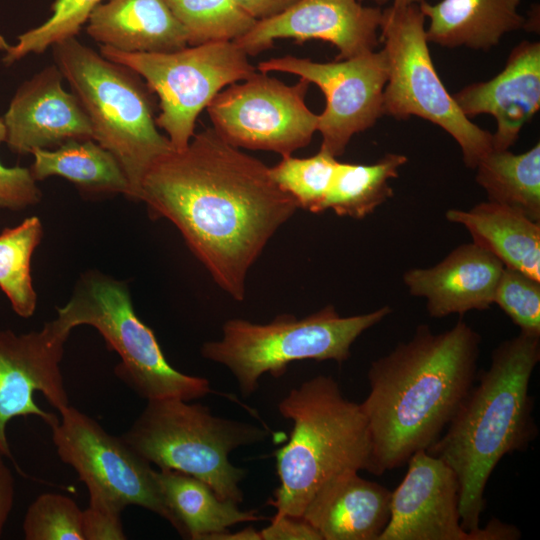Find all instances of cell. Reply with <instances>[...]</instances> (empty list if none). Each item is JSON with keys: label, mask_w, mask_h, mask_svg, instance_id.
Listing matches in <instances>:
<instances>
[{"label": "cell", "mask_w": 540, "mask_h": 540, "mask_svg": "<svg viewBox=\"0 0 540 540\" xmlns=\"http://www.w3.org/2000/svg\"><path fill=\"white\" fill-rule=\"evenodd\" d=\"M139 200L154 218L176 226L216 284L238 301L249 269L298 209L270 167L213 128L159 157L142 179Z\"/></svg>", "instance_id": "cell-1"}, {"label": "cell", "mask_w": 540, "mask_h": 540, "mask_svg": "<svg viewBox=\"0 0 540 540\" xmlns=\"http://www.w3.org/2000/svg\"><path fill=\"white\" fill-rule=\"evenodd\" d=\"M481 335L462 319L412 338L374 360L370 391L360 403L372 445L369 472L382 475L427 450L443 433L477 376Z\"/></svg>", "instance_id": "cell-2"}, {"label": "cell", "mask_w": 540, "mask_h": 540, "mask_svg": "<svg viewBox=\"0 0 540 540\" xmlns=\"http://www.w3.org/2000/svg\"><path fill=\"white\" fill-rule=\"evenodd\" d=\"M540 360V337L522 332L501 342L487 370L476 380L440 437L426 450L441 458L459 484L461 524L479 540H505V523L480 527L489 478L507 454L522 451L537 437L532 373Z\"/></svg>", "instance_id": "cell-3"}, {"label": "cell", "mask_w": 540, "mask_h": 540, "mask_svg": "<svg viewBox=\"0 0 540 540\" xmlns=\"http://www.w3.org/2000/svg\"><path fill=\"white\" fill-rule=\"evenodd\" d=\"M278 411L293 427L288 442L275 452L280 484L268 503L276 514L302 518L328 480L350 470L369 472L370 431L360 404L347 399L327 375L291 389Z\"/></svg>", "instance_id": "cell-4"}, {"label": "cell", "mask_w": 540, "mask_h": 540, "mask_svg": "<svg viewBox=\"0 0 540 540\" xmlns=\"http://www.w3.org/2000/svg\"><path fill=\"white\" fill-rule=\"evenodd\" d=\"M53 48L55 64L86 111L94 140L117 159L139 200L150 166L172 150L155 122L151 90L140 76L105 58L76 37Z\"/></svg>", "instance_id": "cell-5"}, {"label": "cell", "mask_w": 540, "mask_h": 540, "mask_svg": "<svg viewBox=\"0 0 540 540\" xmlns=\"http://www.w3.org/2000/svg\"><path fill=\"white\" fill-rule=\"evenodd\" d=\"M269 432L251 423L215 416L207 406L168 397L147 400L122 435L159 470L179 471L207 483L224 500L243 501L246 471L234 466L232 451L264 441Z\"/></svg>", "instance_id": "cell-6"}, {"label": "cell", "mask_w": 540, "mask_h": 540, "mask_svg": "<svg viewBox=\"0 0 540 540\" xmlns=\"http://www.w3.org/2000/svg\"><path fill=\"white\" fill-rule=\"evenodd\" d=\"M392 312L388 305L374 311L342 317L332 305L303 318L283 314L270 323L230 319L222 338L205 342L202 356L225 366L243 396L253 394L262 375L282 376L294 361L332 360L342 364L355 340Z\"/></svg>", "instance_id": "cell-7"}, {"label": "cell", "mask_w": 540, "mask_h": 540, "mask_svg": "<svg viewBox=\"0 0 540 540\" xmlns=\"http://www.w3.org/2000/svg\"><path fill=\"white\" fill-rule=\"evenodd\" d=\"M57 318L71 331L94 327L120 357L115 373L140 397L192 401L214 393L203 377L187 375L171 366L153 331L136 315L125 282L99 271L85 272Z\"/></svg>", "instance_id": "cell-8"}, {"label": "cell", "mask_w": 540, "mask_h": 540, "mask_svg": "<svg viewBox=\"0 0 540 540\" xmlns=\"http://www.w3.org/2000/svg\"><path fill=\"white\" fill-rule=\"evenodd\" d=\"M419 4L391 5L382 10L380 43L388 64L383 92V115L396 119L417 116L452 136L464 164L475 168L492 148V133L459 109L438 76L426 37Z\"/></svg>", "instance_id": "cell-9"}, {"label": "cell", "mask_w": 540, "mask_h": 540, "mask_svg": "<svg viewBox=\"0 0 540 540\" xmlns=\"http://www.w3.org/2000/svg\"><path fill=\"white\" fill-rule=\"evenodd\" d=\"M107 59L124 65L145 80L159 98L155 118L174 150L187 147L196 120L211 100L228 85L257 72L248 56L233 42L186 46L171 52L132 53L100 47Z\"/></svg>", "instance_id": "cell-10"}, {"label": "cell", "mask_w": 540, "mask_h": 540, "mask_svg": "<svg viewBox=\"0 0 540 540\" xmlns=\"http://www.w3.org/2000/svg\"><path fill=\"white\" fill-rule=\"evenodd\" d=\"M309 85L304 78L288 85L256 72L211 100L207 111L212 128L234 147L291 156L317 131L318 114L305 103Z\"/></svg>", "instance_id": "cell-11"}, {"label": "cell", "mask_w": 540, "mask_h": 540, "mask_svg": "<svg viewBox=\"0 0 540 540\" xmlns=\"http://www.w3.org/2000/svg\"><path fill=\"white\" fill-rule=\"evenodd\" d=\"M51 427L59 458L71 466L89 494L102 496L123 509L145 508L174 526L160 494L156 470L121 436L109 434L96 420L68 406Z\"/></svg>", "instance_id": "cell-12"}, {"label": "cell", "mask_w": 540, "mask_h": 540, "mask_svg": "<svg viewBox=\"0 0 540 540\" xmlns=\"http://www.w3.org/2000/svg\"><path fill=\"white\" fill-rule=\"evenodd\" d=\"M259 72H285L317 85L326 99L318 115L321 150L341 156L351 138L372 127L383 115L388 64L383 50L333 62L283 56L259 62Z\"/></svg>", "instance_id": "cell-13"}, {"label": "cell", "mask_w": 540, "mask_h": 540, "mask_svg": "<svg viewBox=\"0 0 540 540\" xmlns=\"http://www.w3.org/2000/svg\"><path fill=\"white\" fill-rule=\"evenodd\" d=\"M70 333L57 317L37 331L0 330V450L7 458H11L6 435L10 420L36 416L50 428L58 422L54 413L35 403V393H41L58 412L70 405L61 372Z\"/></svg>", "instance_id": "cell-14"}, {"label": "cell", "mask_w": 540, "mask_h": 540, "mask_svg": "<svg viewBox=\"0 0 540 540\" xmlns=\"http://www.w3.org/2000/svg\"><path fill=\"white\" fill-rule=\"evenodd\" d=\"M382 10L358 0H299L276 16L258 20L233 42L247 56H255L277 39H316L337 48L336 60L348 59L374 51L380 43Z\"/></svg>", "instance_id": "cell-15"}, {"label": "cell", "mask_w": 540, "mask_h": 540, "mask_svg": "<svg viewBox=\"0 0 540 540\" xmlns=\"http://www.w3.org/2000/svg\"><path fill=\"white\" fill-rule=\"evenodd\" d=\"M407 464L391 493L389 522L379 540H479L461 524L453 470L426 450L415 452Z\"/></svg>", "instance_id": "cell-16"}, {"label": "cell", "mask_w": 540, "mask_h": 540, "mask_svg": "<svg viewBox=\"0 0 540 540\" xmlns=\"http://www.w3.org/2000/svg\"><path fill=\"white\" fill-rule=\"evenodd\" d=\"M50 65L16 91L2 120L9 149L18 154L57 147L70 139H93L89 117L73 92L64 89Z\"/></svg>", "instance_id": "cell-17"}, {"label": "cell", "mask_w": 540, "mask_h": 540, "mask_svg": "<svg viewBox=\"0 0 540 540\" xmlns=\"http://www.w3.org/2000/svg\"><path fill=\"white\" fill-rule=\"evenodd\" d=\"M467 117L489 114L496 121L494 150H508L540 107V43L522 41L510 52L503 70L485 82L452 94Z\"/></svg>", "instance_id": "cell-18"}, {"label": "cell", "mask_w": 540, "mask_h": 540, "mask_svg": "<svg viewBox=\"0 0 540 540\" xmlns=\"http://www.w3.org/2000/svg\"><path fill=\"white\" fill-rule=\"evenodd\" d=\"M504 265L474 242L461 244L429 268H413L403 275L409 294L426 299L433 318L489 309Z\"/></svg>", "instance_id": "cell-19"}, {"label": "cell", "mask_w": 540, "mask_h": 540, "mask_svg": "<svg viewBox=\"0 0 540 540\" xmlns=\"http://www.w3.org/2000/svg\"><path fill=\"white\" fill-rule=\"evenodd\" d=\"M358 472L334 476L306 506L302 518L322 540H379L386 528L392 491Z\"/></svg>", "instance_id": "cell-20"}, {"label": "cell", "mask_w": 540, "mask_h": 540, "mask_svg": "<svg viewBox=\"0 0 540 540\" xmlns=\"http://www.w3.org/2000/svg\"><path fill=\"white\" fill-rule=\"evenodd\" d=\"M86 31L101 46L123 52H171L188 46L187 33L166 0L101 2Z\"/></svg>", "instance_id": "cell-21"}, {"label": "cell", "mask_w": 540, "mask_h": 540, "mask_svg": "<svg viewBox=\"0 0 540 540\" xmlns=\"http://www.w3.org/2000/svg\"><path fill=\"white\" fill-rule=\"evenodd\" d=\"M521 0H423L420 10L428 19V42L447 48L488 50L501 38L526 26L518 11Z\"/></svg>", "instance_id": "cell-22"}, {"label": "cell", "mask_w": 540, "mask_h": 540, "mask_svg": "<svg viewBox=\"0 0 540 540\" xmlns=\"http://www.w3.org/2000/svg\"><path fill=\"white\" fill-rule=\"evenodd\" d=\"M445 217L464 226L473 242L505 267L540 281V222L515 208L488 200L469 210L450 209Z\"/></svg>", "instance_id": "cell-23"}, {"label": "cell", "mask_w": 540, "mask_h": 540, "mask_svg": "<svg viewBox=\"0 0 540 540\" xmlns=\"http://www.w3.org/2000/svg\"><path fill=\"white\" fill-rule=\"evenodd\" d=\"M156 481L162 499L174 519V529L182 537L204 540L212 533L264 517L255 511H244L238 504L219 498L204 481L174 471H156Z\"/></svg>", "instance_id": "cell-24"}, {"label": "cell", "mask_w": 540, "mask_h": 540, "mask_svg": "<svg viewBox=\"0 0 540 540\" xmlns=\"http://www.w3.org/2000/svg\"><path fill=\"white\" fill-rule=\"evenodd\" d=\"M31 154L30 170L36 181L60 176L88 192L131 196L121 165L93 139H70L55 149H35Z\"/></svg>", "instance_id": "cell-25"}, {"label": "cell", "mask_w": 540, "mask_h": 540, "mask_svg": "<svg viewBox=\"0 0 540 540\" xmlns=\"http://www.w3.org/2000/svg\"><path fill=\"white\" fill-rule=\"evenodd\" d=\"M488 201L504 204L540 222V143L514 154L492 149L475 167Z\"/></svg>", "instance_id": "cell-26"}, {"label": "cell", "mask_w": 540, "mask_h": 540, "mask_svg": "<svg viewBox=\"0 0 540 540\" xmlns=\"http://www.w3.org/2000/svg\"><path fill=\"white\" fill-rule=\"evenodd\" d=\"M407 162L402 154L389 153L373 164L338 162L325 202V210L362 219L393 196L389 180L398 177Z\"/></svg>", "instance_id": "cell-27"}, {"label": "cell", "mask_w": 540, "mask_h": 540, "mask_svg": "<svg viewBox=\"0 0 540 540\" xmlns=\"http://www.w3.org/2000/svg\"><path fill=\"white\" fill-rule=\"evenodd\" d=\"M42 236L43 227L37 216L0 232V289L13 311L23 318L31 317L37 306L31 258Z\"/></svg>", "instance_id": "cell-28"}, {"label": "cell", "mask_w": 540, "mask_h": 540, "mask_svg": "<svg viewBox=\"0 0 540 540\" xmlns=\"http://www.w3.org/2000/svg\"><path fill=\"white\" fill-rule=\"evenodd\" d=\"M187 33L188 46L234 41L257 22L235 0H166Z\"/></svg>", "instance_id": "cell-29"}, {"label": "cell", "mask_w": 540, "mask_h": 540, "mask_svg": "<svg viewBox=\"0 0 540 540\" xmlns=\"http://www.w3.org/2000/svg\"><path fill=\"white\" fill-rule=\"evenodd\" d=\"M338 162L337 158L320 149L307 158L282 157L270 167V173L280 188L296 201L298 208L321 213L325 211Z\"/></svg>", "instance_id": "cell-30"}, {"label": "cell", "mask_w": 540, "mask_h": 540, "mask_svg": "<svg viewBox=\"0 0 540 540\" xmlns=\"http://www.w3.org/2000/svg\"><path fill=\"white\" fill-rule=\"evenodd\" d=\"M102 0H55L52 15L41 25L17 37L2 61L11 65L31 53L40 54L49 47L75 37Z\"/></svg>", "instance_id": "cell-31"}, {"label": "cell", "mask_w": 540, "mask_h": 540, "mask_svg": "<svg viewBox=\"0 0 540 540\" xmlns=\"http://www.w3.org/2000/svg\"><path fill=\"white\" fill-rule=\"evenodd\" d=\"M23 533L26 540H84L82 510L68 496L41 494L25 513Z\"/></svg>", "instance_id": "cell-32"}, {"label": "cell", "mask_w": 540, "mask_h": 540, "mask_svg": "<svg viewBox=\"0 0 540 540\" xmlns=\"http://www.w3.org/2000/svg\"><path fill=\"white\" fill-rule=\"evenodd\" d=\"M494 304L519 327L520 332L540 337V281L504 266Z\"/></svg>", "instance_id": "cell-33"}, {"label": "cell", "mask_w": 540, "mask_h": 540, "mask_svg": "<svg viewBox=\"0 0 540 540\" xmlns=\"http://www.w3.org/2000/svg\"><path fill=\"white\" fill-rule=\"evenodd\" d=\"M124 509L99 495L89 494V505L82 510L84 540H124L121 513Z\"/></svg>", "instance_id": "cell-34"}, {"label": "cell", "mask_w": 540, "mask_h": 540, "mask_svg": "<svg viewBox=\"0 0 540 540\" xmlns=\"http://www.w3.org/2000/svg\"><path fill=\"white\" fill-rule=\"evenodd\" d=\"M41 192L30 168L0 162V209L21 210L37 204Z\"/></svg>", "instance_id": "cell-35"}, {"label": "cell", "mask_w": 540, "mask_h": 540, "mask_svg": "<svg viewBox=\"0 0 540 540\" xmlns=\"http://www.w3.org/2000/svg\"><path fill=\"white\" fill-rule=\"evenodd\" d=\"M262 540H322L319 532L303 518L275 514L260 531Z\"/></svg>", "instance_id": "cell-36"}, {"label": "cell", "mask_w": 540, "mask_h": 540, "mask_svg": "<svg viewBox=\"0 0 540 540\" xmlns=\"http://www.w3.org/2000/svg\"><path fill=\"white\" fill-rule=\"evenodd\" d=\"M5 458L7 457L0 450V537L12 511L15 498V480Z\"/></svg>", "instance_id": "cell-37"}, {"label": "cell", "mask_w": 540, "mask_h": 540, "mask_svg": "<svg viewBox=\"0 0 540 540\" xmlns=\"http://www.w3.org/2000/svg\"><path fill=\"white\" fill-rule=\"evenodd\" d=\"M254 19L263 20L276 16L299 0H235Z\"/></svg>", "instance_id": "cell-38"}, {"label": "cell", "mask_w": 540, "mask_h": 540, "mask_svg": "<svg viewBox=\"0 0 540 540\" xmlns=\"http://www.w3.org/2000/svg\"><path fill=\"white\" fill-rule=\"evenodd\" d=\"M204 540H262L260 531L249 526L235 532L220 531L207 535Z\"/></svg>", "instance_id": "cell-39"}, {"label": "cell", "mask_w": 540, "mask_h": 540, "mask_svg": "<svg viewBox=\"0 0 540 540\" xmlns=\"http://www.w3.org/2000/svg\"><path fill=\"white\" fill-rule=\"evenodd\" d=\"M376 3L378 6L388 3L390 0H370ZM423 0H392V5L395 6H405L411 4H420Z\"/></svg>", "instance_id": "cell-40"}, {"label": "cell", "mask_w": 540, "mask_h": 540, "mask_svg": "<svg viewBox=\"0 0 540 540\" xmlns=\"http://www.w3.org/2000/svg\"><path fill=\"white\" fill-rule=\"evenodd\" d=\"M6 140V127L3 123V120L0 119V142H5Z\"/></svg>", "instance_id": "cell-41"}, {"label": "cell", "mask_w": 540, "mask_h": 540, "mask_svg": "<svg viewBox=\"0 0 540 540\" xmlns=\"http://www.w3.org/2000/svg\"><path fill=\"white\" fill-rule=\"evenodd\" d=\"M10 45L5 40V38L0 35V51L6 52L9 49Z\"/></svg>", "instance_id": "cell-42"}]
</instances>
